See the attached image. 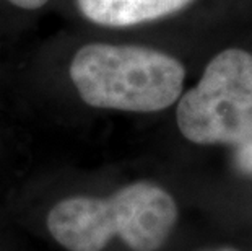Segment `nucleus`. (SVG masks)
Masks as SVG:
<instances>
[{
	"label": "nucleus",
	"mask_w": 252,
	"mask_h": 251,
	"mask_svg": "<svg viewBox=\"0 0 252 251\" xmlns=\"http://www.w3.org/2000/svg\"><path fill=\"white\" fill-rule=\"evenodd\" d=\"M178 215V204L168 191L137 181L108 197L59 201L46 225L67 251H103L112 238H121L132 251H158L173 233Z\"/></svg>",
	"instance_id": "obj_1"
},
{
	"label": "nucleus",
	"mask_w": 252,
	"mask_h": 251,
	"mask_svg": "<svg viewBox=\"0 0 252 251\" xmlns=\"http://www.w3.org/2000/svg\"><path fill=\"white\" fill-rule=\"evenodd\" d=\"M184 67L159 51L93 42L75 52L70 78L93 108L155 113L178 101Z\"/></svg>",
	"instance_id": "obj_2"
},
{
	"label": "nucleus",
	"mask_w": 252,
	"mask_h": 251,
	"mask_svg": "<svg viewBox=\"0 0 252 251\" xmlns=\"http://www.w3.org/2000/svg\"><path fill=\"white\" fill-rule=\"evenodd\" d=\"M176 117L181 134L194 143H251L252 56L241 49L220 52L181 98Z\"/></svg>",
	"instance_id": "obj_3"
},
{
	"label": "nucleus",
	"mask_w": 252,
	"mask_h": 251,
	"mask_svg": "<svg viewBox=\"0 0 252 251\" xmlns=\"http://www.w3.org/2000/svg\"><path fill=\"white\" fill-rule=\"evenodd\" d=\"M190 0H77L85 18L103 26H132L161 18Z\"/></svg>",
	"instance_id": "obj_4"
},
{
	"label": "nucleus",
	"mask_w": 252,
	"mask_h": 251,
	"mask_svg": "<svg viewBox=\"0 0 252 251\" xmlns=\"http://www.w3.org/2000/svg\"><path fill=\"white\" fill-rule=\"evenodd\" d=\"M236 165L241 172L252 175V142L238 147L236 152Z\"/></svg>",
	"instance_id": "obj_5"
},
{
	"label": "nucleus",
	"mask_w": 252,
	"mask_h": 251,
	"mask_svg": "<svg viewBox=\"0 0 252 251\" xmlns=\"http://www.w3.org/2000/svg\"><path fill=\"white\" fill-rule=\"evenodd\" d=\"M8 2L17 5V7H20V8L36 10V8H41L42 5H46L49 0H8Z\"/></svg>",
	"instance_id": "obj_6"
},
{
	"label": "nucleus",
	"mask_w": 252,
	"mask_h": 251,
	"mask_svg": "<svg viewBox=\"0 0 252 251\" xmlns=\"http://www.w3.org/2000/svg\"><path fill=\"white\" fill-rule=\"evenodd\" d=\"M217 251H238V250H233V248H221V250H217Z\"/></svg>",
	"instance_id": "obj_7"
}]
</instances>
